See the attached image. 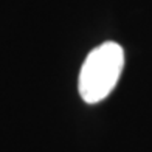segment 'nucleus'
Wrapping results in <instances>:
<instances>
[{
  "instance_id": "obj_1",
  "label": "nucleus",
  "mask_w": 152,
  "mask_h": 152,
  "mask_svg": "<svg viewBox=\"0 0 152 152\" xmlns=\"http://www.w3.org/2000/svg\"><path fill=\"white\" fill-rule=\"evenodd\" d=\"M124 50L116 42H104L87 54L78 78V90L87 104H96L112 93L123 73Z\"/></svg>"
}]
</instances>
